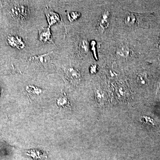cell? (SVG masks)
Wrapping results in <instances>:
<instances>
[{"label": "cell", "mask_w": 160, "mask_h": 160, "mask_svg": "<svg viewBox=\"0 0 160 160\" xmlns=\"http://www.w3.org/2000/svg\"><path fill=\"white\" fill-rule=\"evenodd\" d=\"M65 73L67 79L72 84H78L81 81V75L79 70L73 67L65 69Z\"/></svg>", "instance_id": "1"}, {"label": "cell", "mask_w": 160, "mask_h": 160, "mask_svg": "<svg viewBox=\"0 0 160 160\" xmlns=\"http://www.w3.org/2000/svg\"><path fill=\"white\" fill-rule=\"evenodd\" d=\"M50 53L51 52L47 54L42 55L38 56L32 57L30 59V61L35 62V63L37 64L38 65L46 66V65L49 63L50 59Z\"/></svg>", "instance_id": "2"}, {"label": "cell", "mask_w": 160, "mask_h": 160, "mask_svg": "<svg viewBox=\"0 0 160 160\" xmlns=\"http://www.w3.org/2000/svg\"><path fill=\"white\" fill-rule=\"evenodd\" d=\"M39 39L43 42H48L53 43L52 36L49 28H40L39 33Z\"/></svg>", "instance_id": "3"}, {"label": "cell", "mask_w": 160, "mask_h": 160, "mask_svg": "<svg viewBox=\"0 0 160 160\" xmlns=\"http://www.w3.org/2000/svg\"><path fill=\"white\" fill-rule=\"evenodd\" d=\"M46 14L49 22V26H52L60 21L59 15L54 12L50 8H47L46 9Z\"/></svg>", "instance_id": "4"}, {"label": "cell", "mask_w": 160, "mask_h": 160, "mask_svg": "<svg viewBox=\"0 0 160 160\" xmlns=\"http://www.w3.org/2000/svg\"><path fill=\"white\" fill-rule=\"evenodd\" d=\"M109 13L107 12H104L102 18H100V19L98 21V26L100 31L103 32L105 29H107L109 25V23L107 21Z\"/></svg>", "instance_id": "5"}, {"label": "cell", "mask_w": 160, "mask_h": 160, "mask_svg": "<svg viewBox=\"0 0 160 160\" xmlns=\"http://www.w3.org/2000/svg\"><path fill=\"white\" fill-rule=\"evenodd\" d=\"M125 22L128 26H134L137 24L138 18L133 13H129L125 18Z\"/></svg>", "instance_id": "6"}, {"label": "cell", "mask_w": 160, "mask_h": 160, "mask_svg": "<svg viewBox=\"0 0 160 160\" xmlns=\"http://www.w3.org/2000/svg\"><path fill=\"white\" fill-rule=\"evenodd\" d=\"M129 50L128 47L126 46H122L118 49L117 53L119 55L123 57H127L129 54Z\"/></svg>", "instance_id": "7"}, {"label": "cell", "mask_w": 160, "mask_h": 160, "mask_svg": "<svg viewBox=\"0 0 160 160\" xmlns=\"http://www.w3.org/2000/svg\"><path fill=\"white\" fill-rule=\"evenodd\" d=\"M58 105L61 107H68L69 106V101L67 98L63 97L59 98L58 100Z\"/></svg>", "instance_id": "8"}, {"label": "cell", "mask_w": 160, "mask_h": 160, "mask_svg": "<svg viewBox=\"0 0 160 160\" xmlns=\"http://www.w3.org/2000/svg\"><path fill=\"white\" fill-rule=\"evenodd\" d=\"M137 80L139 84H141V85H144L146 84V75L143 73H140L138 76Z\"/></svg>", "instance_id": "9"}, {"label": "cell", "mask_w": 160, "mask_h": 160, "mask_svg": "<svg viewBox=\"0 0 160 160\" xmlns=\"http://www.w3.org/2000/svg\"><path fill=\"white\" fill-rule=\"evenodd\" d=\"M80 16V14L78 12H71L68 13V18L70 22L77 19Z\"/></svg>", "instance_id": "10"}, {"label": "cell", "mask_w": 160, "mask_h": 160, "mask_svg": "<svg viewBox=\"0 0 160 160\" xmlns=\"http://www.w3.org/2000/svg\"><path fill=\"white\" fill-rule=\"evenodd\" d=\"M81 47L82 49L84 51L86 52L88 51V43L87 42V41L86 40H82L81 42Z\"/></svg>", "instance_id": "11"}, {"label": "cell", "mask_w": 160, "mask_h": 160, "mask_svg": "<svg viewBox=\"0 0 160 160\" xmlns=\"http://www.w3.org/2000/svg\"><path fill=\"white\" fill-rule=\"evenodd\" d=\"M97 69V66L96 65H93V66H92L91 68H90V71L92 72V73H93L94 72H96V71Z\"/></svg>", "instance_id": "12"}]
</instances>
